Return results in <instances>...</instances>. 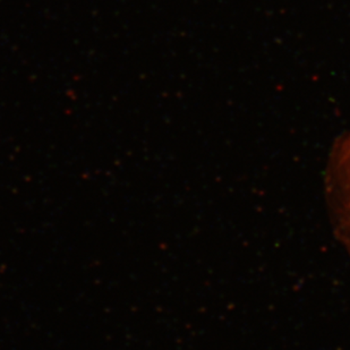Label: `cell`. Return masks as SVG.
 <instances>
[]
</instances>
